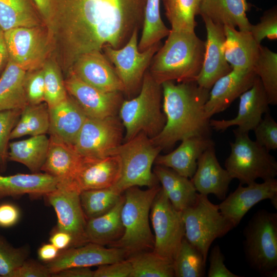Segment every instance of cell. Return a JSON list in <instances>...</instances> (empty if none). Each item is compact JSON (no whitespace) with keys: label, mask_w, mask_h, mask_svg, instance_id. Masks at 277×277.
<instances>
[{"label":"cell","mask_w":277,"mask_h":277,"mask_svg":"<svg viewBox=\"0 0 277 277\" xmlns=\"http://www.w3.org/2000/svg\"><path fill=\"white\" fill-rule=\"evenodd\" d=\"M146 0H51L48 29L54 61L65 74L82 54L123 47L143 26Z\"/></svg>","instance_id":"obj_1"},{"label":"cell","mask_w":277,"mask_h":277,"mask_svg":"<svg viewBox=\"0 0 277 277\" xmlns=\"http://www.w3.org/2000/svg\"><path fill=\"white\" fill-rule=\"evenodd\" d=\"M161 85L166 123L161 131L150 138L152 143L163 150L188 137H210V119L205 110L210 90L200 87L196 81H167Z\"/></svg>","instance_id":"obj_2"},{"label":"cell","mask_w":277,"mask_h":277,"mask_svg":"<svg viewBox=\"0 0 277 277\" xmlns=\"http://www.w3.org/2000/svg\"><path fill=\"white\" fill-rule=\"evenodd\" d=\"M167 37L154 55L148 72L161 85L195 81L203 63L205 42L194 31L170 29Z\"/></svg>","instance_id":"obj_3"},{"label":"cell","mask_w":277,"mask_h":277,"mask_svg":"<svg viewBox=\"0 0 277 277\" xmlns=\"http://www.w3.org/2000/svg\"><path fill=\"white\" fill-rule=\"evenodd\" d=\"M161 188L156 185L142 190L134 186L124 191L121 219L124 231L122 237L111 247L123 249L127 255L153 250L154 239L149 225V212Z\"/></svg>","instance_id":"obj_4"},{"label":"cell","mask_w":277,"mask_h":277,"mask_svg":"<svg viewBox=\"0 0 277 277\" xmlns=\"http://www.w3.org/2000/svg\"><path fill=\"white\" fill-rule=\"evenodd\" d=\"M162 85L147 70L138 94L124 100L119 109V117L125 130V141L140 133L151 138L161 131L166 123L162 109Z\"/></svg>","instance_id":"obj_5"},{"label":"cell","mask_w":277,"mask_h":277,"mask_svg":"<svg viewBox=\"0 0 277 277\" xmlns=\"http://www.w3.org/2000/svg\"><path fill=\"white\" fill-rule=\"evenodd\" d=\"M243 248L249 267L262 276L277 275V213L261 209L243 232Z\"/></svg>","instance_id":"obj_6"},{"label":"cell","mask_w":277,"mask_h":277,"mask_svg":"<svg viewBox=\"0 0 277 277\" xmlns=\"http://www.w3.org/2000/svg\"><path fill=\"white\" fill-rule=\"evenodd\" d=\"M235 140L230 142L231 152L225 162V169L240 184H249L258 179H275L277 162L264 147L252 141L248 133L233 130Z\"/></svg>","instance_id":"obj_7"},{"label":"cell","mask_w":277,"mask_h":277,"mask_svg":"<svg viewBox=\"0 0 277 277\" xmlns=\"http://www.w3.org/2000/svg\"><path fill=\"white\" fill-rule=\"evenodd\" d=\"M185 237L203 255L206 261L213 242L234 228L233 224L213 204L208 195L198 193L195 202L182 211Z\"/></svg>","instance_id":"obj_8"},{"label":"cell","mask_w":277,"mask_h":277,"mask_svg":"<svg viewBox=\"0 0 277 277\" xmlns=\"http://www.w3.org/2000/svg\"><path fill=\"white\" fill-rule=\"evenodd\" d=\"M162 150L143 133L122 143L113 153L120 156L122 162L121 176L114 186L123 193L134 186L150 188L157 185L159 181L151 169Z\"/></svg>","instance_id":"obj_9"},{"label":"cell","mask_w":277,"mask_h":277,"mask_svg":"<svg viewBox=\"0 0 277 277\" xmlns=\"http://www.w3.org/2000/svg\"><path fill=\"white\" fill-rule=\"evenodd\" d=\"M139 30L133 33L127 43L122 48L114 49L105 46L102 52L114 68L124 87V93L128 96L140 91L144 76L152 59L162 46L159 42L143 51L138 48Z\"/></svg>","instance_id":"obj_10"},{"label":"cell","mask_w":277,"mask_h":277,"mask_svg":"<svg viewBox=\"0 0 277 277\" xmlns=\"http://www.w3.org/2000/svg\"><path fill=\"white\" fill-rule=\"evenodd\" d=\"M9 60L26 71L41 68L51 53L46 25L17 27L4 31Z\"/></svg>","instance_id":"obj_11"},{"label":"cell","mask_w":277,"mask_h":277,"mask_svg":"<svg viewBox=\"0 0 277 277\" xmlns=\"http://www.w3.org/2000/svg\"><path fill=\"white\" fill-rule=\"evenodd\" d=\"M151 209L150 219L154 232L152 251L173 261L185 237L182 211L174 207L162 188Z\"/></svg>","instance_id":"obj_12"},{"label":"cell","mask_w":277,"mask_h":277,"mask_svg":"<svg viewBox=\"0 0 277 277\" xmlns=\"http://www.w3.org/2000/svg\"><path fill=\"white\" fill-rule=\"evenodd\" d=\"M124 126L117 115L104 118L87 117L73 144L83 157H103L113 155L122 144Z\"/></svg>","instance_id":"obj_13"},{"label":"cell","mask_w":277,"mask_h":277,"mask_svg":"<svg viewBox=\"0 0 277 277\" xmlns=\"http://www.w3.org/2000/svg\"><path fill=\"white\" fill-rule=\"evenodd\" d=\"M80 193L73 183L58 182L55 190L45 195L57 215L55 228L71 236L72 247L88 243L85 234L87 220L81 206Z\"/></svg>","instance_id":"obj_14"},{"label":"cell","mask_w":277,"mask_h":277,"mask_svg":"<svg viewBox=\"0 0 277 277\" xmlns=\"http://www.w3.org/2000/svg\"><path fill=\"white\" fill-rule=\"evenodd\" d=\"M65 86L68 94L89 117L104 118L117 115L124 100L122 92H105L83 82L70 72Z\"/></svg>","instance_id":"obj_15"},{"label":"cell","mask_w":277,"mask_h":277,"mask_svg":"<svg viewBox=\"0 0 277 277\" xmlns=\"http://www.w3.org/2000/svg\"><path fill=\"white\" fill-rule=\"evenodd\" d=\"M269 199L277 208V180L276 179L256 182L237 188L219 204L222 213L234 225L237 226L244 215L255 204Z\"/></svg>","instance_id":"obj_16"},{"label":"cell","mask_w":277,"mask_h":277,"mask_svg":"<svg viewBox=\"0 0 277 277\" xmlns=\"http://www.w3.org/2000/svg\"><path fill=\"white\" fill-rule=\"evenodd\" d=\"M236 116L230 120H210L211 128L223 131L228 128L237 126L235 129L248 133L254 129L263 118L269 111V101L262 83L257 76L252 86L240 95Z\"/></svg>","instance_id":"obj_17"},{"label":"cell","mask_w":277,"mask_h":277,"mask_svg":"<svg viewBox=\"0 0 277 277\" xmlns=\"http://www.w3.org/2000/svg\"><path fill=\"white\" fill-rule=\"evenodd\" d=\"M202 17L206 29L207 39L202 67L195 81L200 87L210 90L214 83L230 72L232 68L224 55V26L213 23L206 16Z\"/></svg>","instance_id":"obj_18"},{"label":"cell","mask_w":277,"mask_h":277,"mask_svg":"<svg viewBox=\"0 0 277 277\" xmlns=\"http://www.w3.org/2000/svg\"><path fill=\"white\" fill-rule=\"evenodd\" d=\"M127 254L123 249L92 243L61 250L54 260L46 265L52 274L72 267H90L123 260Z\"/></svg>","instance_id":"obj_19"},{"label":"cell","mask_w":277,"mask_h":277,"mask_svg":"<svg viewBox=\"0 0 277 277\" xmlns=\"http://www.w3.org/2000/svg\"><path fill=\"white\" fill-rule=\"evenodd\" d=\"M70 72L103 91L124 92L123 85L114 67L102 51L82 54L74 63Z\"/></svg>","instance_id":"obj_20"},{"label":"cell","mask_w":277,"mask_h":277,"mask_svg":"<svg viewBox=\"0 0 277 277\" xmlns=\"http://www.w3.org/2000/svg\"><path fill=\"white\" fill-rule=\"evenodd\" d=\"M253 69L233 70L218 79L209 91L205 110L209 119L227 109L253 84L256 77Z\"/></svg>","instance_id":"obj_21"},{"label":"cell","mask_w":277,"mask_h":277,"mask_svg":"<svg viewBox=\"0 0 277 277\" xmlns=\"http://www.w3.org/2000/svg\"><path fill=\"white\" fill-rule=\"evenodd\" d=\"M121 173L122 162L117 154L100 158L83 157L74 184L80 192L109 188L117 184Z\"/></svg>","instance_id":"obj_22"},{"label":"cell","mask_w":277,"mask_h":277,"mask_svg":"<svg viewBox=\"0 0 277 277\" xmlns=\"http://www.w3.org/2000/svg\"><path fill=\"white\" fill-rule=\"evenodd\" d=\"M190 180L199 193L213 194L223 201L226 197L233 179L228 171L220 165L213 145L199 158L196 170Z\"/></svg>","instance_id":"obj_23"},{"label":"cell","mask_w":277,"mask_h":277,"mask_svg":"<svg viewBox=\"0 0 277 277\" xmlns=\"http://www.w3.org/2000/svg\"><path fill=\"white\" fill-rule=\"evenodd\" d=\"M83 160L73 145L50 135L47 156L41 171L57 179L60 183H74Z\"/></svg>","instance_id":"obj_24"},{"label":"cell","mask_w":277,"mask_h":277,"mask_svg":"<svg viewBox=\"0 0 277 277\" xmlns=\"http://www.w3.org/2000/svg\"><path fill=\"white\" fill-rule=\"evenodd\" d=\"M213 145L214 143L210 137H188L181 141V144L174 150L165 155H159L154 163L191 179L196 170L199 158L207 148Z\"/></svg>","instance_id":"obj_25"},{"label":"cell","mask_w":277,"mask_h":277,"mask_svg":"<svg viewBox=\"0 0 277 277\" xmlns=\"http://www.w3.org/2000/svg\"><path fill=\"white\" fill-rule=\"evenodd\" d=\"M50 135L73 145L88 117L69 94L63 101L49 108Z\"/></svg>","instance_id":"obj_26"},{"label":"cell","mask_w":277,"mask_h":277,"mask_svg":"<svg viewBox=\"0 0 277 277\" xmlns=\"http://www.w3.org/2000/svg\"><path fill=\"white\" fill-rule=\"evenodd\" d=\"M224 55L232 69H252L260 45L256 43L250 31H238L228 26H224Z\"/></svg>","instance_id":"obj_27"},{"label":"cell","mask_w":277,"mask_h":277,"mask_svg":"<svg viewBox=\"0 0 277 277\" xmlns=\"http://www.w3.org/2000/svg\"><path fill=\"white\" fill-rule=\"evenodd\" d=\"M249 8L247 0H203L199 14L215 24L249 31L252 25L247 17Z\"/></svg>","instance_id":"obj_28"},{"label":"cell","mask_w":277,"mask_h":277,"mask_svg":"<svg viewBox=\"0 0 277 277\" xmlns=\"http://www.w3.org/2000/svg\"><path fill=\"white\" fill-rule=\"evenodd\" d=\"M58 183L57 179L44 172L0 175V199L24 194L45 196L55 190Z\"/></svg>","instance_id":"obj_29"},{"label":"cell","mask_w":277,"mask_h":277,"mask_svg":"<svg viewBox=\"0 0 277 277\" xmlns=\"http://www.w3.org/2000/svg\"><path fill=\"white\" fill-rule=\"evenodd\" d=\"M124 202L123 195L109 211L87 220L85 234L88 243L110 245L122 237L124 231L121 219Z\"/></svg>","instance_id":"obj_30"},{"label":"cell","mask_w":277,"mask_h":277,"mask_svg":"<svg viewBox=\"0 0 277 277\" xmlns=\"http://www.w3.org/2000/svg\"><path fill=\"white\" fill-rule=\"evenodd\" d=\"M153 173L176 209L182 211L195 202L198 192L190 179L181 175L169 168L157 165Z\"/></svg>","instance_id":"obj_31"},{"label":"cell","mask_w":277,"mask_h":277,"mask_svg":"<svg viewBox=\"0 0 277 277\" xmlns=\"http://www.w3.org/2000/svg\"><path fill=\"white\" fill-rule=\"evenodd\" d=\"M26 72L9 60L0 75V110H22L28 104L24 87Z\"/></svg>","instance_id":"obj_32"},{"label":"cell","mask_w":277,"mask_h":277,"mask_svg":"<svg viewBox=\"0 0 277 277\" xmlns=\"http://www.w3.org/2000/svg\"><path fill=\"white\" fill-rule=\"evenodd\" d=\"M49 144L46 134L9 143L8 161L23 164L33 173L38 172L45 161Z\"/></svg>","instance_id":"obj_33"},{"label":"cell","mask_w":277,"mask_h":277,"mask_svg":"<svg viewBox=\"0 0 277 277\" xmlns=\"http://www.w3.org/2000/svg\"><path fill=\"white\" fill-rule=\"evenodd\" d=\"M44 24L32 0H0V27L4 31Z\"/></svg>","instance_id":"obj_34"},{"label":"cell","mask_w":277,"mask_h":277,"mask_svg":"<svg viewBox=\"0 0 277 277\" xmlns=\"http://www.w3.org/2000/svg\"><path fill=\"white\" fill-rule=\"evenodd\" d=\"M49 108L45 102L28 104L22 109L16 124L13 129L10 140L25 135L46 134L49 129Z\"/></svg>","instance_id":"obj_35"},{"label":"cell","mask_w":277,"mask_h":277,"mask_svg":"<svg viewBox=\"0 0 277 277\" xmlns=\"http://www.w3.org/2000/svg\"><path fill=\"white\" fill-rule=\"evenodd\" d=\"M132 270L130 277H173V261L153 251L130 255Z\"/></svg>","instance_id":"obj_36"},{"label":"cell","mask_w":277,"mask_h":277,"mask_svg":"<svg viewBox=\"0 0 277 277\" xmlns=\"http://www.w3.org/2000/svg\"><path fill=\"white\" fill-rule=\"evenodd\" d=\"M171 30L194 31L203 0H162Z\"/></svg>","instance_id":"obj_37"},{"label":"cell","mask_w":277,"mask_h":277,"mask_svg":"<svg viewBox=\"0 0 277 277\" xmlns=\"http://www.w3.org/2000/svg\"><path fill=\"white\" fill-rule=\"evenodd\" d=\"M161 0H146L142 32L138 43L140 51H143L167 37L170 29L164 23L160 12Z\"/></svg>","instance_id":"obj_38"},{"label":"cell","mask_w":277,"mask_h":277,"mask_svg":"<svg viewBox=\"0 0 277 277\" xmlns=\"http://www.w3.org/2000/svg\"><path fill=\"white\" fill-rule=\"evenodd\" d=\"M122 193L115 186L81 191L80 201L86 220L98 216L109 211L120 200Z\"/></svg>","instance_id":"obj_39"},{"label":"cell","mask_w":277,"mask_h":277,"mask_svg":"<svg viewBox=\"0 0 277 277\" xmlns=\"http://www.w3.org/2000/svg\"><path fill=\"white\" fill-rule=\"evenodd\" d=\"M260 79L270 105L277 104V54L261 45L252 67Z\"/></svg>","instance_id":"obj_40"},{"label":"cell","mask_w":277,"mask_h":277,"mask_svg":"<svg viewBox=\"0 0 277 277\" xmlns=\"http://www.w3.org/2000/svg\"><path fill=\"white\" fill-rule=\"evenodd\" d=\"M206 263L202 253L184 237L173 260L174 276H204Z\"/></svg>","instance_id":"obj_41"},{"label":"cell","mask_w":277,"mask_h":277,"mask_svg":"<svg viewBox=\"0 0 277 277\" xmlns=\"http://www.w3.org/2000/svg\"><path fill=\"white\" fill-rule=\"evenodd\" d=\"M44 80V102L51 108L68 96L62 71L54 60L47 61L43 66Z\"/></svg>","instance_id":"obj_42"},{"label":"cell","mask_w":277,"mask_h":277,"mask_svg":"<svg viewBox=\"0 0 277 277\" xmlns=\"http://www.w3.org/2000/svg\"><path fill=\"white\" fill-rule=\"evenodd\" d=\"M28 255L25 247L15 248L0 235V277H8Z\"/></svg>","instance_id":"obj_43"},{"label":"cell","mask_w":277,"mask_h":277,"mask_svg":"<svg viewBox=\"0 0 277 277\" xmlns=\"http://www.w3.org/2000/svg\"><path fill=\"white\" fill-rule=\"evenodd\" d=\"M22 110H0V168L5 169L8 161L11 132L19 118Z\"/></svg>","instance_id":"obj_44"},{"label":"cell","mask_w":277,"mask_h":277,"mask_svg":"<svg viewBox=\"0 0 277 277\" xmlns=\"http://www.w3.org/2000/svg\"><path fill=\"white\" fill-rule=\"evenodd\" d=\"M264 114L253 131L255 141L270 151L277 148V123L269 111Z\"/></svg>","instance_id":"obj_45"},{"label":"cell","mask_w":277,"mask_h":277,"mask_svg":"<svg viewBox=\"0 0 277 277\" xmlns=\"http://www.w3.org/2000/svg\"><path fill=\"white\" fill-rule=\"evenodd\" d=\"M250 33L256 43L261 45L265 38H277V10L276 7L266 11L260 18V21L251 25Z\"/></svg>","instance_id":"obj_46"},{"label":"cell","mask_w":277,"mask_h":277,"mask_svg":"<svg viewBox=\"0 0 277 277\" xmlns=\"http://www.w3.org/2000/svg\"><path fill=\"white\" fill-rule=\"evenodd\" d=\"M24 87L29 104H38L44 102V80L43 67L27 71Z\"/></svg>","instance_id":"obj_47"},{"label":"cell","mask_w":277,"mask_h":277,"mask_svg":"<svg viewBox=\"0 0 277 277\" xmlns=\"http://www.w3.org/2000/svg\"><path fill=\"white\" fill-rule=\"evenodd\" d=\"M225 256L218 245L213 247L209 258V268L207 272L208 277H241L232 273L224 264Z\"/></svg>","instance_id":"obj_48"},{"label":"cell","mask_w":277,"mask_h":277,"mask_svg":"<svg viewBox=\"0 0 277 277\" xmlns=\"http://www.w3.org/2000/svg\"><path fill=\"white\" fill-rule=\"evenodd\" d=\"M132 266L128 259L98 266L93 277H130Z\"/></svg>","instance_id":"obj_49"},{"label":"cell","mask_w":277,"mask_h":277,"mask_svg":"<svg viewBox=\"0 0 277 277\" xmlns=\"http://www.w3.org/2000/svg\"><path fill=\"white\" fill-rule=\"evenodd\" d=\"M49 276H51V273L46 266L35 261L27 259L8 275V277Z\"/></svg>","instance_id":"obj_50"},{"label":"cell","mask_w":277,"mask_h":277,"mask_svg":"<svg viewBox=\"0 0 277 277\" xmlns=\"http://www.w3.org/2000/svg\"><path fill=\"white\" fill-rule=\"evenodd\" d=\"M18 207L10 203L0 204V227H10L15 225L20 218Z\"/></svg>","instance_id":"obj_51"},{"label":"cell","mask_w":277,"mask_h":277,"mask_svg":"<svg viewBox=\"0 0 277 277\" xmlns=\"http://www.w3.org/2000/svg\"><path fill=\"white\" fill-rule=\"evenodd\" d=\"M49 241L60 251L72 247L71 236L69 233L56 228L52 232Z\"/></svg>","instance_id":"obj_52"},{"label":"cell","mask_w":277,"mask_h":277,"mask_svg":"<svg viewBox=\"0 0 277 277\" xmlns=\"http://www.w3.org/2000/svg\"><path fill=\"white\" fill-rule=\"evenodd\" d=\"M94 271L89 267H72L53 273L54 277H93Z\"/></svg>","instance_id":"obj_53"},{"label":"cell","mask_w":277,"mask_h":277,"mask_svg":"<svg viewBox=\"0 0 277 277\" xmlns=\"http://www.w3.org/2000/svg\"><path fill=\"white\" fill-rule=\"evenodd\" d=\"M60 251V250L51 243L44 244L38 248L37 255L42 261L49 263L56 258Z\"/></svg>","instance_id":"obj_54"},{"label":"cell","mask_w":277,"mask_h":277,"mask_svg":"<svg viewBox=\"0 0 277 277\" xmlns=\"http://www.w3.org/2000/svg\"><path fill=\"white\" fill-rule=\"evenodd\" d=\"M46 26L48 23L51 12V0H32Z\"/></svg>","instance_id":"obj_55"},{"label":"cell","mask_w":277,"mask_h":277,"mask_svg":"<svg viewBox=\"0 0 277 277\" xmlns=\"http://www.w3.org/2000/svg\"><path fill=\"white\" fill-rule=\"evenodd\" d=\"M9 56L5 41L4 31L0 27V75L5 68Z\"/></svg>","instance_id":"obj_56"}]
</instances>
